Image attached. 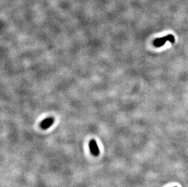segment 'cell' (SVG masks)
<instances>
[{
    "label": "cell",
    "instance_id": "obj_1",
    "mask_svg": "<svg viewBox=\"0 0 188 187\" xmlns=\"http://www.w3.org/2000/svg\"><path fill=\"white\" fill-rule=\"evenodd\" d=\"M167 41H169L171 43H174L175 41V38L172 35H168L164 37L156 38L153 41V44L156 47H159L163 46Z\"/></svg>",
    "mask_w": 188,
    "mask_h": 187
},
{
    "label": "cell",
    "instance_id": "obj_2",
    "mask_svg": "<svg viewBox=\"0 0 188 187\" xmlns=\"http://www.w3.org/2000/svg\"><path fill=\"white\" fill-rule=\"evenodd\" d=\"M54 122V118L52 117H48L44 119L40 123V127L43 129H47L51 127Z\"/></svg>",
    "mask_w": 188,
    "mask_h": 187
},
{
    "label": "cell",
    "instance_id": "obj_3",
    "mask_svg": "<svg viewBox=\"0 0 188 187\" xmlns=\"http://www.w3.org/2000/svg\"><path fill=\"white\" fill-rule=\"evenodd\" d=\"M89 146L91 152L93 155H94V156H98L99 154V148L98 146L96 141L94 139H92L90 140Z\"/></svg>",
    "mask_w": 188,
    "mask_h": 187
},
{
    "label": "cell",
    "instance_id": "obj_4",
    "mask_svg": "<svg viewBox=\"0 0 188 187\" xmlns=\"http://www.w3.org/2000/svg\"></svg>",
    "mask_w": 188,
    "mask_h": 187
}]
</instances>
